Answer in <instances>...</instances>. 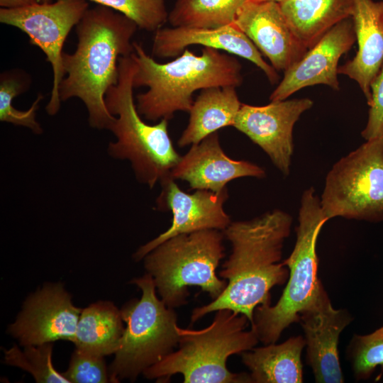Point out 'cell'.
I'll use <instances>...</instances> for the list:
<instances>
[{"label": "cell", "mask_w": 383, "mask_h": 383, "mask_svg": "<svg viewBox=\"0 0 383 383\" xmlns=\"http://www.w3.org/2000/svg\"><path fill=\"white\" fill-rule=\"evenodd\" d=\"M292 224L291 215L280 209L231 222L223 231L231 244V253L218 273L227 285L218 298L192 310L191 323L226 309L245 315L251 323L256 307L271 304L270 290L289 278L282 257Z\"/></svg>", "instance_id": "6da1fadb"}, {"label": "cell", "mask_w": 383, "mask_h": 383, "mask_svg": "<svg viewBox=\"0 0 383 383\" xmlns=\"http://www.w3.org/2000/svg\"><path fill=\"white\" fill-rule=\"evenodd\" d=\"M137 28L134 21L111 8H89L76 26L75 51L62 54L65 77L59 87L60 99L82 100L93 128L108 130L115 118L106 106L105 95L118 82L119 57L134 52L131 39Z\"/></svg>", "instance_id": "7a4b0ae2"}, {"label": "cell", "mask_w": 383, "mask_h": 383, "mask_svg": "<svg viewBox=\"0 0 383 383\" xmlns=\"http://www.w3.org/2000/svg\"><path fill=\"white\" fill-rule=\"evenodd\" d=\"M135 62L134 89H148L136 96V108L150 121L171 119L177 111L189 112L193 94L212 87H239L243 82L241 65L232 55L204 47L201 55L185 49L173 60L160 63L149 56L141 44L133 43Z\"/></svg>", "instance_id": "3957f363"}, {"label": "cell", "mask_w": 383, "mask_h": 383, "mask_svg": "<svg viewBox=\"0 0 383 383\" xmlns=\"http://www.w3.org/2000/svg\"><path fill=\"white\" fill-rule=\"evenodd\" d=\"M248 318L229 309L215 311L211 324L201 330L182 328L178 349L146 369L148 379L165 382L180 374L184 383H252L249 373H235L227 367L228 358L252 349L259 340L246 328Z\"/></svg>", "instance_id": "277c9868"}, {"label": "cell", "mask_w": 383, "mask_h": 383, "mask_svg": "<svg viewBox=\"0 0 383 383\" xmlns=\"http://www.w3.org/2000/svg\"><path fill=\"white\" fill-rule=\"evenodd\" d=\"M119 79L105 95L106 106L115 116L108 130L116 140L108 145L109 155L128 160L136 179L152 189L170 178L181 157L173 146L168 131L169 120L145 123L133 99V77L135 62L131 55L118 60Z\"/></svg>", "instance_id": "5b68a950"}, {"label": "cell", "mask_w": 383, "mask_h": 383, "mask_svg": "<svg viewBox=\"0 0 383 383\" xmlns=\"http://www.w3.org/2000/svg\"><path fill=\"white\" fill-rule=\"evenodd\" d=\"M328 221L314 188L306 189L300 201L296 243L283 260L289 272L286 287L274 305L258 306L253 313L251 329L262 344L277 343L287 327L299 323L300 313L316 299L323 284L318 277L316 243Z\"/></svg>", "instance_id": "8992f818"}, {"label": "cell", "mask_w": 383, "mask_h": 383, "mask_svg": "<svg viewBox=\"0 0 383 383\" xmlns=\"http://www.w3.org/2000/svg\"><path fill=\"white\" fill-rule=\"evenodd\" d=\"M222 231L207 229L179 234L165 240L144 257L161 300L170 308L185 305L189 287H199L212 300L224 291L227 280L216 274L225 257Z\"/></svg>", "instance_id": "52a82bcc"}, {"label": "cell", "mask_w": 383, "mask_h": 383, "mask_svg": "<svg viewBox=\"0 0 383 383\" xmlns=\"http://www.w3.org/2000/svg\"><path fill=\"white\" fill-rule=\"evenodd\" d=\"M131 282L142 292L140 299L126 303L121 313L126 323L115 358L109 369L110 381L135 380L178 347L177 315L159 299L148 273Z\"/></svg>", "instance_id": "ba28073f"}, {"label": "cell", "mask_w": 383, "mask_h": 383, "mask_svg": "<svg viewBox=\"0 0 383 383\" xmlns=\"http://www.w3.org/2000/svg\"><path fill=\"white\" fill-rule=\"evenodd\" d=\"M320 199L328 220L383 221V136L366 140L337 161Z\"/></svg>", "instance_id": "9c48e42d"}, {"label": "cell", "mask_w": 383, "mask_h": 383, "mask_svg": "<svg viewBox=\"0 0 383 383\" xmlns=\"http://www.w3.org/2000/svg\"><path fill=\"white\" fill-rule=\"evenodd\" d=\"M88 9L87 0H55L17 9H0V22L25 33L30 43L40 48L51 64L53 83L46 106L49 115H55L60 108L59 87L65 77L63 45L72 28L77 25Z\"/></svg>", "instance_id": "30bf717a"}, {"label": "cell", "mask_w": 383, "mask_h": 383, "mask_svg": "<svg viewBox=\"0 0 383 383\" xmlns=\"http://www.w3.org/2000/svg\"><path fill=\"white\" fill-rule=\"evenodd\" d=\"M312 106L313 101L308 98L259 106L242 104L233 126L261 148L280 172L288 176L294 152V126Z\"/></svg>", "instance_id": "8fae6325"}, {"label": "cell", "mask_w": 383, "mask_h": 383, "mask_svg": "<svg viewBox=\"0 0 383 383\" xmlns=\"http://www.w3.org/2000/svg\"><path fill=\"white\" fill-rule=\"evenodd\" d=\"M160 185L162 191L157 204L159 209L171 211L172 224L167 231L140 246L133 255L135 260L143 259L157 245L173 236L207 229L223 231L232 222L223 209L228 198L227 188L219 192L197 189L188 194L172 178Z\"/></svg>", "instance_id": "7c38bea8"}, {"label": "cell", "mask_w": 383, "mask_h": 383, "mask_svg": "<svg viewBox=\"0 0 383 383\" xmlns=\"http://www.w3.org/2000/svg\"><path fill=\"white\" fill-rule=\"evenodd\" d=\"M82 311L62 284H47L27 299L9 333L23 346L59 340L74 343Z\"/></svg>", "instance_id": "4fadbf2b"}, {"label": "cell", "mask_w": 383, "mask_h": 383, "mask_svg": "<svg viewBox=\"0 0 383 383\" xmlns=\"http://www.w3.org/2000/svg\"><path fill=\"white\" fill-rule=\"evenodd\" d=\"M353 317L346 309H335L322 284L314 301L299 314L306 347V363L318 383H343L338 342Z\"/></svg>", "instance_id": "5bb4252c"}, {"label": "cell", "mask_w": 383, "mask_h": 383, "mask_svg": "<svg viewBox=\"0 0 383 383\" xmlns=\"http://www.w3.org/2000/svg\"><path fill=\"white\" fill-rule=\"evenodd\" d=\"M355 40L351 17L334 26L284 72L283 79L270 96V101L285 100L296 91L316 84L338 90L339 60Z\"/></svg>", "instance_id": "9a60e30c"}, {"label": "cell", "mask_w": 383, "mask_h": 383, "mask_svg": "<svg viewBox=\"0 0 383 383\" xmlns=\"http://www.w3.org/2000/svg\"><path fill=\"white\" fill-rule=\"evenodd\" d=\"M233 24L255 45L277 71H285L307 51L287 23L279 4L248 0Z\"/></svg>", "instance_id": "2e32d148"}, {"label": "cell", "mask_w": 383, "mask_h": 383, "mask_svg": "<svg viewBox=\"0 0 383 383\" xmlns=\"http://www.w3.org/2000/svg\"><path fill=\"white\" fill-rule=\"evenodd\" d=\"M191 146L172 170L170 178L187 182L192 189L219 192L235 179L266 176L262 167L226 155L221 148L218 131Z\"/></svg>", "instance_id": "e0dca14e"}, {"label": "cell", "mask_w": 383, "mask_h": 383, "mask_svg": "<svg viewBox=\"0 0 383 383\" xmlns=\"http://www.w3.org/2000/svg\"><path fill=\"white\" fill-rule=\"evenodd\" d=\"M193 45L245 58L259 67L272 84L279 79L277 70L263 59L251 40L234 24L217 28L161 27L155 32L152 52L160 58L176 57Z\"/></svg>", "instance_id": "ac0fdd59"}, {"label": "cell", "mask_w": 383, "mask_h": 383, "mask_svg": "<svg viewBox=\"0 0 383 383\" xmlns=\"http://www.w3.org/2000/svg\"><path fill=\"white\" fill-rule=\"evenodd\" d=\"M351 18L358 50L338 74L358 84L369 105L371 84L383 66V0H354Z\"/></svg>", "instance_id": "d6986e66"}, {"label": "cell", "mask_w": 383, "mask_h": 383, "mask_svg": "<svg viewBox=\"0 0 383 383\" xmlns=\"http://www.w3.org/2000/svg\"><path fill=\"white\" fill-rule=\"evenodd\" d=\"M235 87H212L201 89L189 112L186 128L177 140L180 148L199 143L209 135L233 126L242 105Z\"/></svg>", "instance_id": "ffe728a7"}, {"label": "cell", "mask_w": 383, "mask_h": 383, "mask_svg": "<svg viewBox=\"0 0 383 383\" xmlns=\"http://www.w3.org/2000/svg\"><path fill=\"white\" fill-rule=\"evenodd\" d=\"M304 336H293L280 344L270 343L242 353L252 383H301Z\"/></svg>", "instance_id": "44dd1931"}, {"label": "cell", "mask_w": 383, "mask_h": 383, "mask_svg": "<svg viewBox=\"0 0 383 383\" xmlns=\"http://www.w3.org/2000/svg\"><path fill=\"white\" fill-rule=\"evenodd\" d=\"M279 4L292 30L307 48L352 16L354 0H285Z\"/></svg>", "instance_id": "7402d4cb"}, {"label": "cell", "mask_w": 383, "mask_h": 383, "mask_svg": "<svg viewBox=\"0 0 383 383\" xmlns=\"http://www.w3.org/2000/svg\"><path fill=\"white\" fill-rule=\"evenodd\" d=\"M119 311L110 301H99L82 309L75 339L76 348L104 357L115 354L124 327Z\"/></svg>", "instance_id": "603a6c76"}, {"label": "cell", "mask_w": 383, "mask_h": 383, "mask_svg": "<svg viewBox=\"0 0 383 383\" xmlns=\"http://www.w3.org/2000/svg\"><path fill=\"white\" fill-rule=\"evenodd\" d=\"M248 0H176L168 14L172 27L217 28L233 24Z\"/></svg>", "instance_id": "cb8c5ba5"}, {"label": "cell", "mask_w": 383, "mask_h": 383, "mask_svg": "<svg viewBox=\"0 0 383 383\" xmlns=\"http://www.w3.org/2000/svg\"><path fill=\"white\" fill-rule=\"evenodd\" d=\"M52 344L24 346L23 350L16 345L5 350L4 360L8 365L20 367L30 372L36 382L70 383L58 372L52 363Z\"/></svg>", "instance_id": "d4e9b609"}, {"label": "cell", "mask_w": 383, "mask_h": 383, "mask_svg": "<svg viewBox=\"0 0 383 383\" xmlns=\"http://www.w3.org/2000/svg\"><path fill=\"white\" fill-rule=\"evenodd\" d=\"M346 357L357 381L369 379L377 367L383 373V326L371 333L355 334L347 349Z\"/></svg>", "instance_id": "484cf974"}, {"label": "cell", "mask_w": 383, "mask_h": 383, "mask_svg": "<svg viewBox=\"0 0 383 383\" xmlns=\"http://www.w3.org/2000/svg\"><path fill=\"white\" fill-rule=\"evenodd\" d=\"M111 8L134 21L138 28L155 32L168 19L165 0H89Z\"/></svg>", "instance_id": "4316f807"}, {"label": "cell", "mask_w": 383, "mask_h": 383, "mask_svg": "<svg viewBox=\"0 0 383 383\" xmlns=\"http://www.w3.org/2000/svg\"><path fill=\"white\" fill-rule=\"evenodd\" d=\"M70 383H104L110 380L104 357L76 348L69 367L62 373Z\"/></svg>", "instance_id": "83f0119b"}, {"label": "cell", "mask_w": 383, "mask_h": 383, "mask_svg": "<svg viewBox=\"0 0 383 383\" xmlns=\"http://www.w3.org/2000/svg\"><path fill=\"white\" fill-rule=\"evenodd\" d=\"M367 124L361 133L366 140L383 136V66L371 84Z\"/></svg>", "instance_id": "f1b7e54d"}, {"label": "cell", "mask_w": 383, "mask_h": 383, "mask_svg": "<svg viewBox=\"0 0 383 383\" xmlns=\"http://www.w3.org/2000/svg\"><path fill=\"white\" fill-rule=\"evenodd\" d=\"M38 2L39 0H0V6L4 9H17Z\"/></svg>", "instance_id": "f546056e"}, {"label": "cell", "mask_w": 383, "mask_h": 383, "mask_svg": "<svg viewBox=\"0 0 383 383\" xmlns=\"http://www.w3.org/2000/svg\"><path fill=\"white\" fill-rule=\"evenodd\" d=\"M40 3H50L52 0H39Z\"/></svg>", "instance_id": "4dcf8cb0"}, {"label": "cell", "mask_w": 383, "mask_h": 383, "mask_svg": "<svg viewBox=\"0 0 383 383\" xmlns=\"http://www.w3.org/2000/svg\"><path fill=\"white\" fill-rule=\"evenodd\" d=\"M266 1H274V2H277V3H281L285 0H266Z\"/></svg>", "instance_id": "1f68e13d"}]
</instances>
